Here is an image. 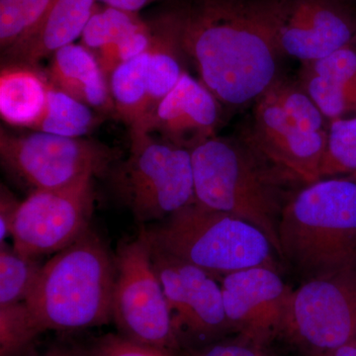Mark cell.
I'll return each mask as SVG.
<instances>
[{"label":"cell","mask_w":356,"mask_h":356,"mask_svg":"<svg viewBox=\"0 0 356 356\" xmlns=\"http://www.w3.org/2000/svg\"><path fill=\"white\" fill-rule=\"evenodd\" d=\"M287 0H179L168 8L187 62L222 104L254 103L281 76Z\"/></svg>","instance_id":"6da1fadb"},{"label":"cell","mask_w":356,"mask_h":356,"mask_svg":"<svg viewBox=\"0 0 356 356\" xmlns=\"http://www.w3.org/2000/svg\"><path fill=\"white\" fill-rule=\"evenodd\" d=\"M191 153L195 202L254 225L266 234L280 257L278 229L283 211L306 185L238 135L216 136Z\"/></svg>","instance_id":"7a4b0ae2"},{"label":"cell","mask_w":356,"mask_h":356,"mask_svg":"<svg viewBox=\"0 0 356 356\" xmlns=\"http://www.w3.org/2000/svg\"><path fill=\"white\" fill-rule=\"evenodd\" d=\"M280 259L304 281L356 264V182L324 178L287 203L278 229Z\"/></svg>","instance_id":"3957f363"},{"label":"cell","mask_w":356,"mask_h":356,"mask_svg":"<svg viewBox=\"0 0 356 356\" xmlns=\"http://www.w3.org/2000/svg\"><path fill=\"white\" fill-rule=\"evenodd\" d=\"M115 281V259L88 229L42 266L25 303L41 332L96 327L112 318Z\"/></svg>","instance_id":"277c9868"},{"label":"cell","mask_w":356,"mask_h":356,"mask_svg":"<svg viewBox=\"0 0 356 356\" xmlns=\"http://www.w3.org/2000/svg\"><path fill=\"white\" fill-rule=\"evenodd\" d=\"M252 104L238 136L304 184L322 179L329 126L298 81L280 76Z\"/></svg>","instance_id":"5b68a950"},{"label":"cell","mask_w":356,"mask_h":356,"mask_svg":"<svg viewBox=\"0 0 356 356\" xmlns=\"http://www.w3.org/2000/svg\"><path fill=\"white\" fill-rule=\"evenodd\" d=\"M156 248L216 277L250 268H276L273 243L259 228L228 213L191 204L149 229Z\"/></svg>","instance_id":"8992f818"},{"label":"cell","mask_w":356,"mask_h":356,"mask_svg":"<svg viewBox=\"0 0 356 356\" xmlns=\"http://www.w3.org/2000/svg\"><path fill=\"white\" fill-rule=\"evenodd\" d=\"M107 177L138 222L163 221L195 202L191 151L151 134H130L127 158Z\"/></svg>","instance_id":"52a82bcc"},{"label":"cell","mask_w":356,"mask_h":356,"mask_svg":"<svg viewBox=\"0 0 356 356\" xmlns=\"http://www.w3.org/2000/svg\"><path fill=\"white\" fill-rule=\"evenodd\" d=\"M124 153L86 138L0 129V161L11 177L32 191L62 188L86 177H104Z\"/></svg>","instance_id":"ba28073f"},{"label":"cell","mask_w":356,"mask_h":356,"mask_svg":"<svg viewBox=\"0 0 356 356\" xmlns=\"http://www.w3.org/2000/svg\"><path fill=\"white\" fill-rule=\"evenodd\" d=\"M149 229L119 245L112 318L122 337L135 343L172 351L178 346L172 314L152 259Z\"/></svg>","instance_id":"9c48e42d"},{"label":"cell","mask_w":356,"mask_h":356,"mask_svg":"<svg viewBox=\"0 0 356 356\" xmlns=\"http://www.w3.org/2000/svg\"><path fill=\"white\" fill-rule=\"evenodd\" d=\"M311 353L356 339V264L304 281L288 300L282 332Z\"/></svg>","instance_id":"30bf717a"},{"label":"cell","mask_w":356,"mask_h":356,"mask_svg":"<svg viewBox=\"0 0 356 356\" xmlns=\"http://www.w3.org/2000/svg\"><path fill=\"white\" fill-rule=\"evenodd\" d=\"M92 177L62 187L30 192L20 203L11 236L17 254L28 259L55 254L89 229L95 208Z\"/></svg>","instance_id":"8fae6325"},{"label":"cell","mask_w":356,"mask_h":356,"mask_svg":"<svg viewBox=\"0 0 356 356\" xmlns=\"http://www.w3.org/2000/svg\"><path fill=\"white\" fill-rule=\"evenodd\" d=\"M152 259L177 334L184 332L194 337H212L229 329L216 276L154 243Z\"/></svg>","instance_id":"7c38bea8"},{"label":"cell","mask_w":356,"mask_h":356,"mask_svg":"<svg viewBox=\"0 0 356 356\" xmlns=\"http://www.w3.org/2000/svg\"><path fill=\"white\" fill-rule=\"evenodd\" d=\"M229 329L259 346L282 332L292 289L276 268L254 266L221 278Z\"/></svg>","instance_id":"4fadbf2b"},{"label":"cell","mask_w":356,"mask_h":356,"mask_svg":"<svg viewBox=\"0 0 356 356\" xmlns=\"http://www.w3.org/2000/svg\"><path fill=\"white\" fill-rule=\"evenodd\" d=\"M355 38L356 13L344 0H287L278 34L282 55L310 62Z\"/></svg>","instance_id":"5bb4252c"},{"label":"cell","mask_w":356,"mask_h":356,"mask_svg":"<svg viewBox=\"0 0 356 356\" xmlns=\"http://www.w3.org/2000/svg\"><path fill=\"white\" fill-rule=\"evenodd\" d=\"M221 120L222 103L199 79L185 72L136 133L151 134L192 151L216 137Z\"/></svg>","instance_id":"9a60e30c"},{"label":"cell","mask_w":356,"mask_h":356,"mask_svg":"<svg viewBox=\"0 0 356 356\" xmlns=\"http://www.w3.org/2000/svg\"><path fill=\"white\" fill-rule=\"evenodd\" d=\"M95 7V0H54L32 29L2 51L4 63L38 67L42 60L81 37Z\"/></svg>","instance_id":"2e32d148"},{"label":"cell","mask_w":356,"mask_h":356,"mask_svg":"<svg viewBox=\"0 0 356 356\" xmlns=\"http://www.w3.org/2000/svg\"><path fill=\"white\" fill-rule=\"evenodd\" d=\"M298 83L327 121L356 113V44L302 63Z\"/></svg>","instance_id":"e0dca14e"},{"label":"cell","mask_w":356,"mask_h":356,"mask_svg":"<svg viewBox=\"0 0 356 356\" xmlns=\"http://www.w3.org/2000/svg\"><path fill=\"white\" fill-rule=\"evenodd\" d=\"M46 76L54 88L86 103L106 118H116L108 79L95 56L83 44H67L56 51Z\"/></svg>","instance_id":"ac0fdd59"},{"label":"cell","mask_w":356,"mask_h":356,"mask_svg":"<svg viewBox=\"0 0 356 356\" xmlns=\"http://www.w3.org/2000/svg\"><path fill=\"white\" fill-rule=\"evenodd\" d=\"M51 84L37 67L6 64L0 72V115L6 123L32 130L46 108Z\"/></svg>","instance_id":"d6986e66"},{"label":"cell","mask_w":356,"mask_h":356,"mask_svg":"<svg viewBox=\"0 0 356 356\" xmlns=\"http://www.w3.org/2000/svg\"><path fill=\"white\" fill-rule=\"evenodd\" d=\"M149 23L152 28V42L149 48V70H147V81H149L147 119L158 106L159 103L177 86L182 74L187 72L185 69V63L187 60L180 44L177 27L168 9L159 14Z\"/></svg>","instance_id":"ffe728a7"},{"label":"cell","mask_w":356,"mask_h":356,"mask_svg":"<svg viewBox=\"0 0 356 356\" xmlns=\"http://www.w3.org/2000/svg\"><path fill=\"white\" fill-rule=\"evenodd\" d=\"M149 49L117 67L109 77L110 93L116 118L129 129L139 132L149 116Z\"/></svg>","instance_id":"44dd1931"},{"label":"cell","mask_w":356,"mask_h":356,"mask_svg":"<svg viewBox=\"0 0 356 356\" xmlns=\"http://www.w3.org/2000/svg\"><path fill=\"white\" fill-rule=\"evenodd\" d=\"M106 117L60 89L50 86L46 108L31 131L67 138H84Z\"/></svg>","instance_id":"7402d4cb"},{"label":"cell","mask_w":356,"mask_h":356,"mask_svg":"<svg viewBox=\"0 0 356 356\" xmlns=\"http://www.w3.org/2000/svg\"><path fill=\"white\" fill-rule=\"evenodd\" d=\"M147 25V21L143 20L138 13L111 6L98 8L96 6L81 35V44L91 53H95L118 43Z\"/></svg>","instance_id":"603a6c76"},{"label":"cell","mask_w":356,"mask_h":356,"mask_svg":"<svg viewBox=\"0 0 356 356\" xmlns=\"http://www.w3.org/2000/svg\"><path fill=\"white\" fill-rule=\"evenodd\" d=\"M38 259H28L6 243L0 247V306L25 301L42 268Z\"/></svg>","instance_id":"cb8c5ba5"},{"label":"cell","mask_w":356,"mask_h":356,"mask_svg":"<svg viewBox=\"0 0 356 356\" xmlns=\"http://www.w3.org/2000/svg\"><path fill=\"white\" fill-rule=\"evenodd\" d=\"M356 172V117L329 122L321 178Z\"/></svg>","instance_id":"d4e9b609"},{"label":"cell","mask_w":356,"mask_h":356,"mask_svg":"<svg viewBox=\"0 0 356 356\" xmlns=\"http://www.w3.org/2000/svg\"><path fill=\"white\" fill-rule=\"evenodd\" d=\"M41 334L25 301L0 306V356H22Z\"/></svg>","instance_id":"484cf974"},{"label":"cell","mask_w":356,"mask_h":356,"mask_svg":"<svg viewBox=\"0 0 356 356\" xmlns=\"http://www.w3.org/2000/svg\"><path fill=\"white\" fill-rule=\"evenodd\" d=\"M54 0H0L1 51L17 43L48 10Z\"/></svg>","instance_id":"4316f807"},{"label":"cell","mask_w":356,"mask_h":356,"mask_svg":"<svg viewBox=\"0 0 356 356\" xmlns=\"http://www.w3.org/2000/svg\"><path fill=\"white\" fill-rule=\"evenodd\" d=\"M88 356H175L170 351L145 346L122 336L107 334L96 339Z\"/></svg>","instance_id":"83f0119b"},{"label":"cell","mask_w":356,"mask_h":356,"mask_svg":"<svg viewBox=\"0 0 356 356\" xmlns=\"http://www.w3.org/2000/svg\"><path fill=\"white\" fill-rule=\"evenodd\" d=\"M20 203L6 187L1 185V191H0V242L1 243L11 236L14 219Z\"/></svg>","instance_id":"f1b7e54d"},{"label":"cell","mask_w":356,"mask_h":356,"mask_svg":"<svg viewBox=\"0 0 356 356\" xmlns=\"http://www.w3.org/2000/svg\"><path fill=\"white\" fill-rule=\"evenodd\" d=\"M196 356H264L254 346L243 343H218L211 346Z\"/></svg>","instance_id":"f546056e"},{"label":"cell","mask_w":356,"mask_h":356,"mask_svg":"<svg viewBox=\"0 0 356 356\" xmlns=\"http://www.w3.org/2000/svg\"><path fill=\"white\" fill-rule=\"evenodd\" d=\"M98 1L102 2L106 6L138 13L145 7L161 0H98Z\"/></svg>","instance_id":"4dcf8cb0"},{"label":"cell","mask_w":356,"mask_h":356,"mask_svg":"<svg viewBox=\"0 0 356 356\" xmlns=\"http://www.w3.org/2000/svg\"><path fill=\"white\" fill-rule=\"evenodd\" d=\"M40 356H88V355L72 346H54Z\"/></svg>","instance_id":"1f68e13d"},{"label":"cell","mask_w":356,"mask_h":356,"mask_svg":"<svg viewBox=\"0 0 356 356\" xmlns=\"http://www.w3.org/2000/svg\"><path fill=\"white\" fill-rule=\"evenodd\" d=\"M309 356H356V339L334 350L311 353Z\"/></svg>","instance_id":"d6a6232c"},{"label":"cell","mask_w":356,"mask_h":356,"mask_svg":"<svg viewBox=\"0 0 356 356\" xmlns=\"http://www.w3.org/2000/svg\"><path fill=\"white\" fill-rule=\"evenodd\" d=\"M348 178H350V179H353V181L356 182V172L353 173V175H350V177H348Z\"/></svg>","instance_id":"836d02e7"}]
</instances>
